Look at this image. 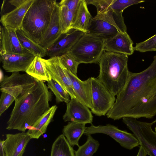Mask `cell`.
I'll use <instances>...</instances> for the list:
<instances>
[{
    "instance_id": "obj_21",
    "label": "cell",
    "mask_w": 156,
    "mask_h": 156,
    "mask_svg": "<svg viewBox=\"0 0 156 156\" xmlns=\"http://www.w3.org/2000/svg\"><path fill=\"white\" fill-rule=\"evenodd\" d=\"M92 18L85 0H80L74 15L72 29L88 33V28Z\"/></svg>"
},
{
    "instance_id": "obj_24",
    "label": "cell",
    "mask_w": 156,
    "mask_h": 156,
    "mask_svg": "<svg viewBox=\"0 0 156 156\" xmlns=\"http://www.w3.org/2000/svg\"><path fill=\"white\" fill-rule=\"evenodd\" d=\"M94 18L108 23L115 27L120 32H127V27L124 22L122 13L114 11L112 9L111 6L104 12L97 14Z\"/></svg>"
},
{
    "instance_id": "obj_6",
    "label": "cell",
    "mask_w": 156,
    "mask_h": 156,
    "mask_svg": "<svg viewBox=\"0 0 156 156\" xmlns=\"http://www.w3.org/2000/svg\"><path fill=\"white\" fill-rule=\"evenodd\" d=\"M37 80L27 73L19 72L13 73L10 76L3 77L0 84L1 105L8 108L21 94L34 86Z\"/></svg>"
},
{
    "instance_id": "obj_16",
    "label": "cell",
    "mask_w": 156,
    "mask_h": 156,
    "mask_svg": "<svg viewBox=\"0 0 156 156\" xmlns=\"http://www.w3.org/2000/svg\"><path fill=\"white\" fill-rule=\"evenodd\" d=\"M133 44L127 32H119L114 37L105 41L104 51L128 56L134 52Z\"/></svg>"
},
{
    "instance_id": "obj_4",
    "label": "cell",
    "mask_w": 156,
    "mask_h": 156,
    "mask_svg": "<svg viewBox=\"0 0 156 156\" xmlns=\"http://www.w3.org/2000/svg\"><path fill=\"white\" fill-rule=\"evenodd\" d=\"M56 0H34L20 28L25 35L40 45L49 23Z\"/></svg>"
},
{
    "instance_id": "obj_38",
    "label": "cell",
    "mask_w": 156,
    "mask_h": 156,
    "mask_svg": "<svg viewBox=\"0 0 156 156\" xmlns=\"http://www.w3.org/2000/svg\"><path fill=\"white\" fill-rule=\"evenodd\" d=\"M152 122L154 124V123H156V119L154 121H153V122Z\"/></svg>"
},
{
    "instance_id": "obj_32",
    "label": "cell",
    "mask_w": 156,
    "mask_h": 156,
    "mask_svg": "<svg viewBox=\"0 0 156 156\" xmlns=\"http://www.w3.org/2000/svg\"><path fill=\"white\" fill-rule=\"evenodd\" d=\"M134 49L141 52L156 51V34L144 41L136 43Z\"/></svg>"
},
{
    "instance_id": "obj_3",
    "label": "cell",
    "mask_w": 156,
    "mask_h": 156,
    "mask_svg": "<svg viewBox=\"0 0 156 156\" xmlns=\"http://www.w3.org/2000/svg\"><path fill=\"white\" fill-rule=\"evenodd\" d=\"M128 56L104 51L98 62L100 71L97 78L114 95L117 96L129 77Z\"/></svg>"
},
{
    "instance_id": "obj_9",
    "label": "cell",
    "mask_w": 156,
    "mask_h": 156,
    "mask_svg": "<svg viewBox=\"0 0 156 156\" xmlns=\"http://www.w3.org/2000/svg\"><path fill=\"white\" fill-rule=\"evenodd\" d=\"M101 133L110 136L123 147L131 150L140 145L138 140L133 134L122 130L114 125L108 124L105 126H95L92 124L86 127L84 134L87 136Z\"/></svg>"
},
{
    "instance_id": "obj_19",
    "label": "cell",
    "mask_w": 156,
    "mask_h": 156,
    "mask_svg": "<svg viewBox=\"0 0 156 156\" xmlns=\"http://www.w3.org/2000/svg\"><path fill=\"white\" fill-rule=\"evenodd\" d=\"M34 0H27L22 5L2 15L0 22L3 26L15 30H20L24 17Z\"/></svg>"
},
{
    "instance_id": "obj_23",
    "label": "cell",
    "mask_w": 156,
    "mask_h": 156,
    "mask_svg": "<svg viewBox=\"0 0 156 156\" xmlns=\"http://www.w3.org/2000/svg\"><path fill=\"white\" fill-rule=\"evenodd\" d=\"M85 124L76 122H69L64 126L62 129L63 134L72 146H79V140L84 133L86 127Z\"/></svg>"
},
{
    "instance_id": "obj_7",
    "label": "cell",
    "mask_w": 156,
    "mask_h": 156,
    "mask_svg": "<svg viewBox=\"0 0 156 156\" xmlns=\"http://www.w3.org/2000/svg\"><path fill=\"white\" fill-rule=\"evenodd\" d=\"M122 121L138 140L150 156H156V133L152 128L154 124L137 120L136 119L126 117Z\"/></svg>"
},
{
    "instance_id": "obj_5",
    "label": "cell",
    "mask_w": 156,
    "mask_h": 156,
    "mask_svg": "<svg viewBox=\"0 0 156 156\" xmlns=\"http://www.w3.org/2000/svg\"><path fill=\"white\" fill-rule=\"evenodd\" d=\"M105 40L84 33L68 52L80 64L98 62L104 51Z\"/></svg>"
},
{
    "instance_id": "obj_33",
    "label": "cell",
    "mask_w": 156,
    "mask_h": 156,
    "mask_svg": "<svg viewBox=\"0 0 156 156\" xmlns=\"http://www.w3.org/2000/svg\"><path fill=\"white\" fill-rule=\"evenodd\" d=\"M145 1L144 0H114L111 7L116 12L122 13L123 11L129 6Z\"/></svg>"
},
{
    "instance_id": "obj_37",
    "label": "cell",
    "mask_w": 156,
    "mask_h": 156,
    "mask_svg": "<svg viewBox=\"0 0 156 156\" xmlns=\"http://www.w3.org/2000/svg\"><path fill=\"white\" fill-rule=\"evenodd\" d=\"M147 153L144 149L142 147L140 146L139 149L136 156H146Z\"/></svg>"
},
{
    "instance_id": "obj_17",
    "label": "cell",
    "mask_w": 156,
    "mask_h": 156,
    "mask_svg": "<svg viewBox=\"0 0 156 156\" xmlns=\"http://www.w3.org/2000/svg\"><path fill=\"white\" fill-rule=\"evenodd\" d=\"M59 6L56 3L49 23L40 45L46 50L55 44L62 34L60 25Z\"/></svg>"
},
{
    "instance_id": "obj_14",
    "label": "cell",
    "mask_w": 156,
    "mask_h": 156,
    "mask_svg": "<svg viewBox=\"0 0 156 156\" xmlns=\"http://www.w3.org/2000/svg\"><path fill=\"white\" fill-rule=\"evenodd\" d=\"M0 40V55L30 53L21 45L16 30L1 26Z\"/></svg>"
},
{
    "instance_id": "obj_39",
    "label": "cell",
    "mask_w": 156,
    "mask_h": 156,
    "mask_svg": "<svg viewBox=\"0 0 156 156\" xmlns=\"http://www.w3.org/2000/svg\"><path fill=\"white\" fill-rule=\"evenodd\" d=\"M155 133H156V126L155 127Z\"/></svg>"
},
{
    "instance_id": "obj_27",
    "label": "cell",
    "mask_w": 156,
    "mask_h": 156,
    "mask_svg": "<svg viewBox=\"0 0 156 156\" xmlns=\"http://www.w3.org/2000/svg\"><path fill=\"white\" fill-rule=\"evenodd\" d=\"M17 35L22 46L35 56L44 57L46 55V49L27 37L20 30H16Z\"/></svg>"
},
{
    "instance_id": "obj_15",
    "label": "cell",
    "mask_w": 156,
    "mask_h": 156,
    "mask_svg": "<svg viewBox=\"0 0 156 156\" xmlns=\"http://www.w3.org/2000/svg\"><path fill=\"white\" fill-rule=\"evenodd\" d=\"M71 30L62 34L59 40L46 49V55L51 57H59L69 52L79 38L84 33L77 30Z\"/></svg>"
},
{
    "instance_id": "obj_11",
    "label": "cell",
    "mask_w": 156,
    "mask_h": 156,
    "mask_svg": "<svg viewBox=\"0 0 156 156\" xmlns=\"http://www.w3.org/2000/svg\"><path fill=\"white\" fill-rule=\"evenodd\" d=\"M65 122L92 124L93 116L89 108L75 98L66 103V112L63 116Z\"/></svg>"
},
{
    "instance_id": "obj_13",
    "label": "cell",
    "mask_w": 156,
    "mask_h": 156,
    "mask_svg": "<svg viewBox=\"0 0 156 156\" xmlns=\"http://www.w3.org/2000/svg\"><path fill=\"white\" fill-rule=\"evenodd\" d=\"M6 139L1 141L5 156H23L31 138L27 133L7 134Z\"/></svg>"
},
{
    "instance_id": "obj_25",
    "label": "cell",
    "mask_w": 156,
    "mask_h": 156,
    "mask_svg": "<svg viewBox=\"0 0 156 156\" xmlns=\"http://www.w3.org/2000/svg\"><path fill=\"white\" fill-rule=\"evenodd\" d=\"M75 156V151L65 136H58L52 145L50 156Z\"/></svg>"
},
{
    "instance_id": "obj_1",
    "label": "cell",
    "mask_w": 156,
    "mask_h": 156,
    "mask_svg": "<svg viewBox=\"0 0 156 156\" xmlns=\"http://www.w3.org/2000/svg\"><path fill=\"white\" fill-rule=\"evenodd\" d=\"M117 96L106 115L108 118L150 119L156 115V55L145 70L138 73L130 72L125 85Z\"/></svg>"
},
{
    "instance_id": "obj_12",
    "label": "cell",
    "mask_w": 156,
    "mask_h": 156,
    "mask_svg": "<svg viewBox=\"0 0 156 156\" xmlns=\"http://www.w3.org/2000/svg\"><path fill=\"white\" fill-rule=\"evenodd\" d=\"M35 56L30 53L0 55V61L7 72H26Z\"/></svg>"
},
{
    "instance_id": "obj_28",
    "label": "cell",
    "mask_w": 156,
    "mask_h": 156,
    "mask_svg": "<svg viewBox=\"0 0 156 156\" xmlns=\"http://www.w3.org/2000/svg\"><path fill=\"white\" fill-rule=\"evenodd\" d=\"M99 145L97 140L91 135H88L86 142L79 146L78 150L75 151V156H92L97 151Z\"/></svg>"
},
{
    "instance_id": "obj_22",
    "label": "cell",
    "mask_w": 156,
    "mask_h": 156,
    "mask_svg": "<svg viewBox=\"0 0 156 156\" xmlns=\"http://www.w3.org/2000/svg\"><path fill=\"white\" fill-rule=\"evenodd\" d=\"M57 108L56 105L51 107L28 130L26 133L31 139H38L46 132L47 127L52 121Z\"/></svg>"
},
{
    "instance_id": "obj_20",
    "label": "cell",
    "mask_w": 156,
    "mask_h": 156,
    "mask_svg": "<svg viewBox=\"0 0 156 156\" xmlns=\"http://www.w3.org/2000/svg\"><path fill=\"white\" fill-rule=\"evenodd\" d=\"M119 32L113 25L102 20L93 18L88 28V33L105 40L111 38Z\"/></svg>"
},
{
    "instance_id": "obj_31",
    "label": "cell",
    "mask_w": 156,
    "mask_h": 156,
    "mask_svg": "<svg viewBox=\"0 0 156 156\" xmlns=\"http://www.w3.org/2000/svg\"><path fill=\"white\" fill-rule=\"evenodd\" d=\"M60 60L64 67L71 73L77 76V68L80 64L68 52L59 57Z\"/></svg>"
},
{
    "instance_id": "obj_2",
    "label": "cell",
    "mask_w": 156,
    "mask_h": 156,
    "mask_svg": "<svg viewBox=\"0 0 156 156\" xmlns=\"http://www.w3.org/2000/svg\"><path fill=\"white\" fill-rule=\"evenodd\" d=\"M44 82L37 80L15 100L6 129L25 132L31 128L50 108L51 92Z\"/></svg>"
},
{
    "instance_id": "obj_35",
    "label": "cell",
    "mask_w": 156,
    "mask_h": 156,
    "mask_svg": "<svg viewBox=\"0 0 156 156\" xmlns=\"http://www.w3.org/2000/svg\"><path fill=\"white\" fill-rule=\"evenodd\" d=\"M80 1V0H62L58 4L59 6H66L74 15Z\"/></svg>"
},
{
    "instance_id": "obj_34",
    "label": "cell",
    "mask_w": 156,
    "mask_h": 156,
    "mask_svg": "<svg viewBox=\"0 0 156 156\" xmlns=\"http://www.w3.org/2000/svg\"><path fill=\"white\" fill-rule=\"evenodd\" d=\"M87 5L92 4L97 8V14H99L109 8L114 0H85Z\"/></svg>"
},
{
    "instance_id": "obj_26",
    "label": "cell",
    "mask_w": 156,
    "mask_h": 156,
    "mask_svg": "<svg viewBox=\"0 0 156 156\" xmlns=\"http://www.w3.org/2000/svg\"><path fill=\"white\" fill-rule=\"evenodd\" d=\"M41 58L39 56H36L26 73L37 80L48 81L51 79L41 61Z\"/></svg>"
},
{
    "instance_id": "obj_18",
    "label": "cell",
    "mask_w": 156,
    "mask_h": 156,
    "mask_svg": "<svg viewBox=\"0 0 156 156\" xmlns=\"http://www.w3.org/2000/svg\"><path fill=\"white\" fill-rule=\"evenodd\" d=\"M65 70L72 81L77 100L91 109L92 103L90 77L82 81L66 68Z\"/></svg>"
},
{
    "instance_id": "obj_36",
    "label": "cell",
    "mask_w": 156,
    "mask_h": 156,
    "mask_svg": "<svg viewBox=\"0 0 156 156\" xmlns=\"http://www.w3.org/2000/svg\"><path fill=\"white\" fill-rule=\"evenodd\" d=\"M27 1V0H11L9 1V2L16 8L22 5Z\"/></svg>"
},
{
    "instance_id": "obj_30",
    "label": "cell",
    "mask_w": 156,
    "mask_h": 156,
    "mask_svg": "<svg viewBox=\"0 0 156 156\" xmlns=\"http://www.w3.org/2000/svg\"><path fill=\"white\" fill-rule=\"evenodd\" d=\"M47 87L54 94L57 103L64 102L66 104L70 101L68 92L57 81L51 79L47 81Z\"/></svg>"
},
{
    "instance_id": "obj_29",
    "label": "cell",
    "mask_w": 156,
    "mask_h": 156,
    "mask_svg": "<svg viewBox=\"0 0 156 156\" xmlns=\"http://www.w3.org/2000/svg\"><path fill=\"white\" fill-rule=\"evenodd\" d=\"M59 6V18L62 32V34H66L72 30L74 14L66 6Z\"/></svg>"
},
{
    "instance_id": "obj_10",
    "label": "cell",
    "mask_w": 156,
    "mask_h": 156,
    "mask_svg": "<svg viewBox=\"0 0 156 156\" xmlns=\"http://www.w3.org/2000/svg\"><path fill=\"white\" fill-rule=\"evenodd\" d=\"M41 60L50 79L55 80L61 85L69 94L71 99L77 100L72 81L61 63L59 57H51L48 59L41 58Z\"/></svg>"
},
{
    "instance_id": "obj_8",
    "label": "cell",
    "mask_w": 156,
    "mask_h": 156,
    "mask_svg": "<svg viewBox=\"0 0 156 156\" xmlns=\"http://www.w3.org/2000/svg\"><path fill=\"white\" fill-rule=\"evenodd\" d=\"M92 107L91 112L98 116H105L115 102V96L94 77H90Z\"/></svg>"
}]
</instances>
